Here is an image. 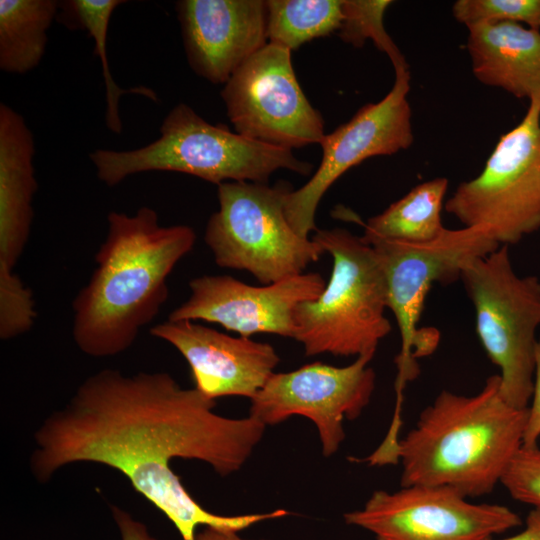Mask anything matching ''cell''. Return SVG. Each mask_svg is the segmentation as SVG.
<instances>
[{
	"mask_svg": "<svg viewBox=\"0 0 540 540\" xmlns=\"http://www.w3.org/2000/svg\"><path fill=\"white\" fill-rule=\"evenodd\" d=\"M215 405L166 372L124 375L103 369L86 378L68 403L38 428L31 471L45 483L73 463L116 469L174 524L183 540H195L199 526L239 532L288 515L284 509L212 513L174 473L172 460L182 458L207 463L220 476L230 475L262 440L266 426L259 420L221 416L213 411Z\"/></svg>",
	"mask_w": 540,
	"mask_h": 540,
	"instance_id": "6da1fadb",
	"label": "cell"
},
{
	"mask_svg": "<svg viewBox=\"0 0 540 540\" xmlns=\"http://www.w3.org/2000/svg\"><path fill=\"white\" fill-rule=\"evenodd\" d=\"M96 268L72 302V336L86 355L103 358L126 351L168 297L167 279L194 247L187 225L162 226L147 206L133 215L112 211Z\"/></svg>",
	"mask_w": 540,
	"mask_h": 540,
	"instance_id": "7a4b0ae2",
	"label": "cell"
},
{
	"mask_svg": "<svg viewBox=\"0 0 540 540\" xmlns=\"http://www.w3.org/2000/svg\"><path fill=\"white\" fill-rule=\"evenodd\" d=\"M527 409L509 405L499 375L473 396L443 390L398 442L401 487L441 486L466 498L491 493L522 447Z\"/></svg>",
	"mask_w": 540,
	"mask_h": 540,
	"instance_id": "3957f363",
	"label": "cell"
},
{
	"mask_svg": "<svg viewBox=\"0 0 540 540\" xmlns=\"http://www.w3.org/2000/svg\"><path fill=\"white\" fill-rule=\"evenodd\" d=\"M89 157L98 179L110 187L150 171L185 173L220 185L266 183L279 169L308 175L313 168L296 158L292 150L211 124L184 103L170 110L160 127V137L150 144L125 151L97 149Z\"/></svg>",
	"mask_w": 540,
	"mask_h": 540,
	"instance_id": "277c9868",
	"label": "cell"
},
{
	"mask_svg": "<svg viewBox=\"0 0 540 540\" xmlns=\"http://www.w3.org/2000/svg\"><path fill=\"white\" fill-rule=\"evenodd\" d=\"M311 238L331 255L332 271L319 297L296 307L293 339L307 356L374 357L392 329L377 253L362 236L342 228L317 229Z\"/></svg>",
	"mask_w": 540,
	"mask_h": 540,
	"instance_id": "5b68a950",
	"label": "cell"
},
{
	"mask_svg": "<svg viewBox=\"0 0 540 540\" xmlns=\"http://www.w3.org/2000/svg\"><path fill=\"white\" fill-rule=\"evenodd\" d=\"M289 183L225 182L218 185V210L204 241L215 263L244 270L263 285L302 274L325 253L312 238L298 235L285 215Z\"/></svg>",
	"mask_w": 540,
	"mask_h": 540,
	"instance_id": "8992f818",
	"label": "cell"
},
{
	"mask_svg": "<svg viewBox=\"0 0 540 540\" xmlns=\"http://www.w3.org/2000/svg\"><path fill=\"white\" fill-rule=\"evenodd\" d=\"M460 278L475 309L480 342L500 369L501 396L509 405L527 409L540 327L539 278L519 276L506 245L473 260Z\"/></svg>",
	"mask_w": 540,
	"mask_h": 540,
	"instance_id": "52a82bcc",
	"label": "cell"
},
{
	"mask_svg": "<svg viewBox=\"0 0 540 540\" xmlns=\"http://www.w3.org/2000/svg\"><path fill=\"white\" fill-rule=\"evenodd\" d=\"M366 242L379 257L386 281L387 307L394 314L401 337L393 417L400 420L402 391L419 373L416 359L431 353L438 343L436 331L418 328L429 290L435 282L450 283L460 278L468 264L500 245L486 228L476 226L445 228L438 238L426 243L382 239Z\"/></svg>",
	"mask_w": 540,
	"mask_h": 540,
	"instance_id": "ba28073f",
	"label": "cell"
},
{
	"mask_svg": "<svg viewBox=\"0 0 540 540\" xmlns=\"http://www.w3.org/2000/svg\"><path fill=\"white\" fill-rule=\"evenodd\" d=\"M445 209L464 227H484L501 245L540 229V102L502 135L475 178L462 182Z\"/></svg>",
	"mask_w": 540,
	"mask_h": 540,
	"instance_id": "9c48e42d",
	"label": "cell"
},
{
	"mask_svg": "<svg viewBox=\"0 0 540 540\" xmlns=\"http://www.w3.org/2000/svg\"><path fill=\"white\" fill-rule=\"evenodd\" d=\"M291 52L267 43L233 73L221 91L237 133L289 150L320 143L325 135L322 115L297 81Z\"/></svg>",
	"mask_w": 540,
	"mask_h": 540,
	"instance_id": "30bf717a",
	"label": "cell"
},
{
	"mask_svg": "<svg viewBox=\"0 0 540 540\" xmlns=\"http://www.w3.org/2000/svg\"><path fill=\"white\" fill-rule=\"evenodd\" d=\"M344 520L376 540H486L522 525L506 506L472 503L454 489L421 485L375 491Z\"/></svg>",
	"mask_w": 540,
	"mask_h": 540,
	"instance_id": "8fae6325",
	"label": "cell"
},
{
	"mask_svg": "<svg viewBox=\"0 0 540 540\" xmlns=\"http://www.w3.org/2000/svg\"><path fill=\"white\" fill-rule=\"evenodd\" d=\"M373 357L360 356L337 367L321 362L289 372L273 373L250 399V414L265 426L292 416L310 419L317 428L322 453H336L345 438L344 419L359 417L371 400L376 375Z\"/></svg>",
	"mask_w": 540,
	"mask_h": 540,
	"instance_id": "7c38bea8",
	"label": "cell"
},
{
	"mask_svg": "<svg viewBox=\"0 0 540 540\" xmlns=\"http://www.w3.org/2000/svg\"><path fill=\"white\" fill-rule=\"evenodd\" d=\"M409 89L410 73L395 75L393 87L383 99L364 105L348 122L324 135L319 143L323 154L317 171L286 198L285 215L298 235L310 238L317 230L319 202L347 170L370 157L392 155L410 147L414 137Z\"/></svg>",
	"mask_w": 540,
	"mask_h": 540,
	"instance_id": "4fadbf2b",
	"label": "cell"
},
{
	"mask_svg": "<svg viewBox=\"0 0 540 540\" xmlns=\"http://www.w3.org/2000/svg\"><path fill=\"white\" fill-rule=\"evenodd\" d=\"M325 285L319 273L261 286L229 275H203L189 282L190 296L168 320L216 323L249 338L256 334L293 338L296 307L319 297Z\"/></svg>",
	"mask_w": 540,
	"mask_h": 540,
	"instance_id": "5bb4252c",
	"label": "cell"
},
{
	"mask_svg": "<svg viewBox=\"0 0 540 540\" xmlns=\"http://www.w3.org/2000/svg\"><path fill=\"white\" fill-rule=\"evenodd\" d=\"M150 334L184 357L195 388L211 400L224 396L252 399L280 361L268 343L233 337L193 321L167 320L151 327Z\"/></svg>",
	"mask_w": 540,
	"mask_h": 540,
	"instance_id": "9a60e30c",
	"label": "cell"
},
{
	"mask_svg": "<svg viewBox=\"0 0 540 540\" xmlns=\"http://www.w3.org/2000/svg\"><path fill=\"white\" fill-rule=\"evenodd\" d=\"M175 8L189 65L213 84L268 43L266 1L181 0Z\"/></svg>",
	"mask_w": 540,
	"mask_h": 540,
	"instance_id": "2e32d148",
	"label": "cell"
},
{
	"mask_svg": "<svg viewBox=\"0 0 540 540\" xmlns=\"http://www.w3.org/2000/svg\"><path fill=\"white\" fill-rule=\"evenodd\" d=\"M32 132L24 118L0 104V272H14L29 238L37 191Z\"/></svg>",
	"mask_w": 540,
	"mask_h": 540,
	"instance_id": "e0dca14e",
	"label": "cell"
},
{
	"mask_svg": "<svg viewBox=\"0 0 540 540\" xmlns=\"http://www.w3.org/2000/svg\"><path fill=\"white\" fill-rule=\"evenodd\" d=\"M467 28L476 79L517 98L540 102V31L513 22Z\"/></svg>",
	"mask_w": 540,
	"mask_h": 540,
	"instance_id": "ac0fdd59",
	"label": "cell"
},
{
	"mask_svg": "<svg viewBox=\"0 0 540 540\" xmlns=\"http://www.w3.org/2000/svg\"><path fill=\"white\" fill-rule=\"evenodd\" d=\"M448 188L446 178H435L412 188L364 225L365 241L382 239L426 243L443 232L441 211Z\"/></svg>",
	"mask_w": 540,
	"mask_h": 540,
	"instance_id": "d6986e66",
	"label": "cell"
},
{
	"mask_svg": "<svg viewBox=\"0 0 540 540\" xmlns=\"http://www.w3.org/2000/svg\"><path fill=\"white\" fill-rule=\"evenodd\" d=\"M59 3L56 0H0L2 71L24 74L39 65Z\"/></svg>",
	"mask_w": 540,
	"mask_h": 540,
	"instance_id": "ffe728a7",
	"label": "cell"
},
{
	"mask_svg": "<svg viewBox=\"0 0 540 540\" xmlns=\"http://www.w3.org/2000/svg\"><path fill=\"white\" fill-rule=\"evenodd\" d=\"M125 3L123 0H66L59 3V20L68 28L88 32L95 43L94 54L102 64L106 89L105 123L116 134L122 132L119 115V99L124 94H138L157 101L156 93L144 86L130 89L120 88L112 78L107 58V34L113 11Z\"/></svg>",
	"mask_w": 540,
	"mask_h": 540,
	"instance_id": "44dd1931",
	"label": "cell"
},
{
	"mask_svg": "<svg viewBox=\"0 0 540 540\" xmlns=\"http://www.w3.org/2000/svg\"><path fill=\"white\" fill-rule=\"evenodd\" d=\"M267 39L290 51L315 38L339 31L343 0H269Z\"/></svg>",
	"mask_w": 540,
	"mask_h": 540,
	"instance_id": "7402d4cb",
	"label": "cell"
},
{
	"mask_svg": "<svg viewBox=\"0 0 540 540\" xmlns=\"http://www.w3.org/2000/svg\"><path fill=\"white\" fill-rule=\"evenodd\" d=\"M390 0H343V20L339 29L342 40L361 47L371 39L391 60L395 75L409 72L408 64L384 27V14Z\"/></svg>",
	"mask_w": 540,
	"mask_h": 540,
	"instance_id": "603a6c76",
	"label": "cell"
},
{
	"mask_svg": "<svg viewBox=\"0 0 540 540\" xmlns=\"http://www.w3.org/2000/svg\"><path fill=\"white\" fill-rule=\"evenodd\" d=\"M452 12L467 27L513 22L540 31V0H458Z\"/></svg>",
	"mask_w": 540,
	"mask_h": 540,
	"instance_id": "cb8c5ba5",
	"label": "cell"
},
{
	"mask_svg": "<svg viewBox=\"0 0 540 540\" xmlns=\"http://www.w3.org/2000/svg\"><path fill=\"white\" fill-rule=\"evenodd\" d=\"M32 292L15 272L0 273V337L8 340L26 333L36 318Z\"/></svg>",
	"mask_w": 540,
	"mask_h": 540,
	"instance_id": "d4e9b609",
	"label": "cell"
},
{
	"mask_svg": "<svg viewBox=\"0 0 540 540\" xmlns=\"http://www.w3.org/2000/svg\"><path fill=\"white\" fill-rule=\"evenodd\" d=\"M500 484L510 496L540 509V447H521L505 471Z\"/></svg>",
	"mask_w": 540,
	"mask_h": 540,
	"instance_id": "484cf974",
	"label": "cell"
},
{
	"mask_svg": "<svg viewBox=\"0 0 540 540\" xmlns=\"http://www.w3.org/2000/svg\"><path fill=\"white\" fill-rule=\"evenodd\" d=\"M531 404L527 408V418L523 434L522 446L532 448L538 446L540 438V339L535 352V372Z\"/></svg>",
	"mask_w": 540,
	"mask_h": 540,
	"instance_id": "4316f807",
	"label": "cell"
},
{
	"mask_svg": "<svg viewBox=\"0 0 540 540\" xmlns=\"http://www.w3.org/2000/svg\"><path fill=\"white\" fill-rule=\"evenodd\" d=\"M112 514L120 531L121 540H158L150 535L143 523L135 520L126 511L114 506Z\"/></svg>",
	"mask_w": 540,
	"mask_h": 540,
	"instance_id": "83f0119b",
	"label": "cell"
},
{
	"mask_svg": "<svg viewBox=\"0 0 540 540\" xmlns=\"http://www.w3.org/2000/svg\"><path fill=\"white\" fill-rule=\"evenodd\" d=\"M486 540H540V509L533 508L527 515L525 528L516 535L503 539Z\"/></svg>",
	"mask_w": 540,
	"mask_h": 540,
	"instance_id": "f1b7e54d",
	"label": "cell"
},
{
	"mask_svg": "<svg viewBox=\"0 0 540 540\" xmlns=\"http://www.w3.org/2000/svg\"><path fill=\"white\" fill-rule=\"evenodd\" d=\"M195 540H247L238 535L237 531L205 527L197 532Z\"/></svg>",
	"mask_w": 540,
	"mask_h": 540,
	"instance_id": "f546056e",
	"label": "cell"
}]
</instances>
